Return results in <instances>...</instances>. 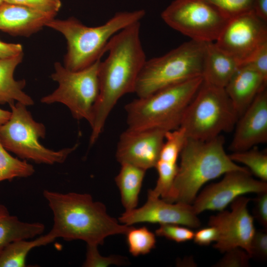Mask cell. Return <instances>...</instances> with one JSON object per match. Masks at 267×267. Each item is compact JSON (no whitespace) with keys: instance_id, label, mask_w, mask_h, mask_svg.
<instances>
[{"instance_id":"obj_12","label":"cell","mask_w":267,"mask_h":267,"mask_svg":"<svg viewBox=\"0 0 267 267\" xmlns=\"http://www.w3.org/2000/svg\"><path fill=\"white\" fill-rule=\"evenodd\" d=\"M251 199L240 196L231 204V211H221L210 217L209 225L215 227L218 237L213 247L221 253L239 247L249 255L250 245L255 232L254 218L247 205Z\"/></svg>"},{"instance_id":"obj_1","label":"cell","mask_w":267,"mask_h":267,"mask_svg":"<svg viewBox=\"0 0 267 267\" xmlns=\"http://www.w3.org/2000/svg\"><path fill=\"white\" fill-rule=\"evenodd\" d=\"M140 23H133L110 40L107 58L100 61L99 90L89 124V143L93 144L102 133L108 117L119 99L134 92L139 74L146 61L140 37Z\"/></svg>"},{"instance_id":"obj_6","label":"cell","mask_w":267,"mask_h":267,"mask_svg":"<svg viewBox=\"0 0 267 267\" xmlns=\"http://www.w3.org/2000/svg\"><path fill=\"white\" fill-rule=\"evenodd\" d=\"M206 43L190 40L165 54L146 60L134 93L146 96L163 88L202 76Z\"/></svg>"},{"instance_id":"obj_27","label":"cell","mask_w":267,"mask_h":267,"mask_svg":"<svg viewBox=\"0 0 267 267\" xmlns=\"http://www.w3.org/2000/svg\"><path fill=\"white\" fill-rule=\"evenodd\" d=\"M98 246L87 245L86 258L83 264L85 267H106L112 265L122 266L127 264L125 258L118 255L104 257L100 255Z\"/></svg>"},{"instance_id":"obj_34","label":"cell","mask_w":267,"mask_h":267,"mask_svg":"<svg viewBox=\"0 0 267 267\" xmlns=\"http://www.w3.org/2000/svg\"><path fill=\"white\" fill-rule=\"evenodd\" d=\"M253 218L265 228L267 227V191L258 193L254 199Z\"/></svg>"},{"instance_id":"obj_13","label":"cell","mask_w":267,"mask_h":267,"mask_svg":"<svg viewBox=\"0 0 267 267\" xmlns=\"http://www.w3.org/2000/svg\"><path fill=\"white\" fill-rule=\"evenodd\" d=\"M224 175L220 181L207 186L195 199L192 206L197 215L206 210H224L243 194L267 191V182L253 178L249 170L233 171Z\"/></svg>"},{"instance_id":"obj_16","label":"cell","mask_w":267,"mask_h":267,"mask_svg":"<svg viewBox=\"0 0 267 267\" xmlns=\"http://www.w3.org/2000/svg\"><path fill=\"white\" fill-rule=\"evenodd\" d=\"M229 146L232 152L246 150L267 141V89H262L235 126Z\"/></svg>"},{"instance_id":"obj_23","label":"cell","mask_w":267,"mask_h":267,"mask_svg":"<svg viewBox=\"0 0 267 267\" xmlns=\"http://www.w3.org/2000/svg\"><path fill=\"white\" fill-rule=\"evenodd\" d=\"M55 239L49 232L33 240L21 239L10 243L0 252V267H26V257L31 250L46 245Z\"/></svg>"},{"instance_id":"obj_31","label":"cell","mask_w":267,"mask_h":267,"mask_svg":"<svg viewBox=\"0 0 267 267\" xmlns=\"http://www.w3.org/2000/svg\"><path fill=\"white\" fill-rule=\"evenodd\" d=\"M3 2L55 13H57L62 5L61 0H3Z\"/></svg>"},{"instance_id":"obj_9","label":"cell","mask_w":267,"mask_h":267,"mask_svg":"<svg viewBox=\"0 0 267 267\" xmlns=\"http://www.w3.org/2000/svg\"><path fill=\"white\" fill-rule=\"evenodd\" d=\"M100 61V59L77 71L69 70L56 62L51 78L58 86L52 92L43 97L41 102L48 104L62 103L68 108L74 118L85 119L90 124L93 106L99 94Z\"/></svg>"},{"instance_id":"obj_4","label":"cell","mask_w":267,"mask_h":267,"mask_svg":"<svg viewBox=\"0 0 267 267\" xmlns=\"http://www.w3.org/2000/svg\"><path fill=\"white\" fill-rule=\"evenodd\" d=\"M145 15L143 9L119 12L104 24L95 27L87 26L74 17L64 20L54 18L45 26L64 37L67 47L63 65L69 70L77 71L100 60L111 39L127 26L140 22Z\"/></svg>"},{"instance_id":"obj_18","label":"cell","mask_w":267,"mask_h":267,"mask_svg":"<svg viewBox=\"0 0 267 267\" xmlns=\"http://www.w3.org/2000/svg\"><path fill=\"white\" fill-rule=\"evenodd\" d=\"M267 81L249 64H243L238 68L224 88L238 117L259 91L267 87Z\"/></svg>"},{"instance_id":"obj_33","label":"cell","mask_w":267,"mask_h":267,"mask_svg":"<svg viewBox=\"0 0 267 267\" xmlns=\"http://www.w3.org/2000/svg\"><path fill=\"white\" fill-rule=\"evenodd\" d=\"M245 64L252 66L267 81V43L262 45Z\"/></svg>"},{"instance_id":"obj_10","label":"cell","mask_w":267,"mask_h":267,"mask_svg":"<svg viewBox=\"0 0 267 267\" xmlns=\"http://www.w3.org/2000/svg\"><path fill=\"white\" fill-rule=\"evenodd\" d=\"M161 18L191 40L202 43L215 42L229 19L204 0H174Z\"/></svg>"},{"instance_id":"obj_32","label":"cell","mask_w":267,"mask_h":267,"mask_svg":"<svg viewBox=\"0 0 267 267\" xmlns=\"http://www.w3.org/2000/svg\"><path fill=\"white\" fill-rule=\"evenodd\" d=\"M249 255L251 258L266 261L267 258V229L255 231L252 238Z\"/></svg>"},{"instance_id":"obj_3","label":"cell","mask_w":267,"mask_h":267,"mask_svg":"<svg viewBox=\"0 0 267 267\" xmlns=\"http://www.w3.org/2000/svg\"><path fill=\"white\" fill-rule=\"evenodd\" d=\"M224 144L222 135L208 140L187 138L180 153L175 179L162 199L191 205L198 191L207 182L230 171L249 170L230 158Z\"/></svg>"},{"instance_id":"obj_39","label":"cell","mask_w":267,"mask_h":267,"mask_svg":"<svg viewBox=\"0 0 267 267\" xmlns=\"http://www.w3.org/2000/svg\"><path fill=\"white\" fill-rule=\"evenodd\" d=\"M3 2V0H0V4Z\"/></svg>"},{"instance_id":"obj_35","label":"cell","mask_w":267,"mask_h":267,"mask_svg":"<svg viewBox=\"0 0 267 267\" xmlns=\"http://www.w3.org/2000/svg\"><path fill=\"white\" fill-rule=\"evenodd\" d=\"M218 237L217 228L213 226L201 228L194 232L193 239L195 243L201 246H207L214 241H216Z\"/></svg>"},{"instance_id":"obj_38","label":"cell","mask_w":267,"mask_h":267,"mask_svg":"<svg viewBox=\"0 0 267 267\" xmlns=\"http://www.w3.org/2000/svg\"><path fill=\"white\" fill-rule=\"evenodd\" d=\"M11 111L5 110L0 108V125L5 123L9 119Z\"/></svg>"},{"instance_id":"obj_37","label":"cell","mask_w":267,"mask_h":267,"mask_svg":"<svg viewBox=\"0 0 267 267\" xmlns=\"http://www.w3.org/2000/svg\"><path fill=\"white\" fill-rule=\"evenodd\" d=\"M252 11L263 21L267 22V0H253Z\"/></svg>"},{"instance_id":"obj_21","label":"cell","mask_w":267,"mask_h":267,"mask_svg":"<svg viewBox=\"0 0 267 267\" xmlns=\"http://www.w3.org/2000/svg\"><path fill=\"white\" fill-rule=\"evenodd\" d=\"M44 228L41 222L21 221L16 216L11 215L6 206L0 203V252L12 242L41 235Z\"/></svg>"},{"instance_id":"obj_22","label":"cell","mask_w":267,"mask_h":267,"mask_svg":"<svg viewBox=\"0 0 267 267\" xmlns=\"http://www.w3.org/2000/svg\"><path fill=\"white\" fill-rule=\"evenodd\" d=\"M115 178L121 195V202L126 211L136 208L138 195L146 170L134 165L123 163Z\"/></svg>"},{"instance_id":"obj_30","label":"cell","mask_w":267,"mask_h":267,"mask_svg":"<svg viewBox=\"0 0 267 267\" xmlns=\"http://www.w3.org/2000/svg\"><path fill=\"white\" fill-rule=\"evenodd\" d=\"M224 256L213 267H249L251 257L244 249L234 248L224 252Z\"/></svg>"},{"instance_id":"obj_20","label":"cell","mask_w":267,"mask_h":267,"mask_svg":"<svg viewBox=\"0 0 267 267\" xmlns=\"http://www.w3.org/2000/svg\"><path fill=\"white\" fill-rule=\"evenodd\" d=\"M23 58V52L0 59V104L10 105L16 101L28 106L34 103L32 98L23 91L26 81H17L14 78L15 70Z\"/></svg>"},{"instance_id":"obj_36","label":"cell","mask_w":267,"mask_h":267,"mask_svg":"<svg viewBox=\"0 0 267 267\" xmlns=\"http://www.w3.org/2000/svg\"><path fill=\"white\" fill-rule=\"evenodd\" d=\"M22 52L23 47L21 44L7 43L0 40V59L12 57Z\"/></svg>"},{"instance_id":"obj_14","label":"cell","mask_w":267,"mask_h":267,"mask_svg":"<svg viewBox=\"0 0 267 267\" xmlns=\"http://www.w3.org/2000/svg\"><path fill=\"white\" fill-rule=\"evenodd\" d=\"M118 221L127 225L140 222L177 224L198 228L201 222L190 204L170 203L148 192L146 202L141 207L125 211Z\"/></svg>"},{"instance_id":"obj_8","label":"cell","mask_w":267,"mask_h":267,"mask_svg":"<svg viewBox=\"0 0 267 267\" xmlns=\"http://www.w3.org/2000/svg\"><path fill=\"white\" fill-rule=\"evenodd\" d=\"M9 106L10 118L0 125V142L7 151L24 160L53 165L63 163L77 148L78 144L58 151L46 148L39 140L45 137L44 125L33 118L25 105L16 102Z\"/></svg>"},{"instance_id":"obj_5","label":"cell","mask_w":267,"mask_h":267,"mask_svg":"<svg viewBox=\"0 0 267 267\" xmlns=\"http://www.w3.org/2000/svg\"><path fill=\"white\" fill-rule=\"evenodd\" d=\"M203 82L202 76L197 77L133 100L125 107L128 129L167 132L178 128Z\"/></svg>"},{"instance_id":"obj_29","label":"cell","mask_w":267,"mask_h":267,"mask_svg":"<svg viewBox=\"0 0 267 267\" xmlns=\"http://www.w3.org/2000/svg\"><path fill=\"white\" fill-rule=\"evenodd\" d=\"M177 224H161L155 231L156 235L181 243L193 239L194 232L188 227Z\"/></svg>"},{"instance_id":"obj_15","label":"cell","mask_w":267,"mask_h":267,"mask_svg":"<svg viewBox=\"0 0 267 267\" xmlns=\"http://www.w3.org/2000/svg\"><path fill=\"white\" fill-rule=\"evenodd\" d=\"M166 131L159 129H127L120 135L116 158L145 170L155 167L165 140Z\"/></svg>"},{"instance_id":"obj_25","label":"cell","mask_w":267,"mask_h":267,"mask_svg":"<svg viewBox=\"0 0 267 267\" xmlns=\"http://www.w3.org/2000/svg\"><path fill=\"white\" fill-rule=\"evenodd\" d=\"M234 162L242 163L247 167L251 173L261 180L267 181V154L254 146L250 149L233 152L228 155Z\"/></svg>"},{"instance_id":"obj_2","label":"cell","mask_w":267,"mask_h":267,"mask_svg":"<svg viewBox=\"0 0 267 267\" xmlns=\"http://www.w3.org/2000/svg\"><path fill=\"white\" fill-rule=\"evenodd\" d=\"M43 195L53 214L49 232L55 238L98 246L109 236L126 234L132 226L120 224L109 215L103 203L94 201L89 194L44 190Z\"/></svg>"},{"instance_id":"obj_17","label":"cell","mask_w":267,"mask_h":267,"mask_svg":"<svg viewBox=\"0 0 267 267\" xmlns=\"http://www.w3.org/2000/svg\"><path fill=\"white\" fill-rule=\"evenodd\" d=\"M56 14L3 2L0 4V31L28 37L42 30Z\"/></svg>"},{"instance_id":"obj_26","label":"cell","mask_w":267,"mask_h":267,"mask_svg":"<svg viewBox=\"0 0 267 267\" xmlns=\"http://www.w3.org/2000/svg\"><path fill=\"white\" fill-rule=\"evenodd\" d=\"M126 235L129 251L133 256L147 254L155 247V235L145 226H132Z\"/></svg>"},{"instance_id":"obj_28","label":"cell","mask_w":267,"mask_h":267,"mask_svg":"<svg viewBox=\"0 0 267 267\" xmlns=\"http://www.w3.org/2000/svg\"><path fill=\"white\" fill-rule=\"evenodd\" d=\"M213 5L228 18L252 11L253 0H204Z\"/></svg>"},{"instance_id":"obj_24","label":"cell","mask_w":267,"mask_h":267,"mask_svg":"<svg viewBox=\"0 0 267 267\" xmlns=\"http://www.w3.org/2000/svg\"><path fill=\"white\" fill-rule=\"evenodd\" d=\"M34 173L32 164L26 160L13 157L0 142V182L15 178H28Z\"/></svg>"},{"instance_id":"obj_19","label":"cell","mask_w":267,"mask_h":267,"mask_svg":"<svg viewBox=\"0 0 267 267\" xmlns=\"http://www.w3.org/2000/svg\"><path fill=\"white\" fill-rule=\"evenodd\" d=\"M240 66L235 59L219 48L214 42L206 43L202 73L204 82L224 88Z\"/></svg>"},{"instance_id":"obj_7","label":"cell","mask_w":267,"mask_h":267,"mask_svg":"<svg viewBox=\"0 0 267 267\" xmlns=\"http://www.w3.org/2000/svg\"><path fill=\"white\" fill-rule=\"evenodd\" d=\"M238 118L224 88L203 81L187 106L179 127L187 138L208 140L232 131Z\"/></svg>"},{"instance_id":"obj_11","label":"cell","mask_w":267,"mask_h":267,"mask_svg":"<svg viewBox=\"0 0 267 267\" xmlns=\"http://www.w3.org/2000/svg\"><path fill=\"white\" fill-rule=\"evenodd\" d=\"M240 65L267 43V22L250 11L230 18L214 42Z\"/></svg>"}]
</instances>
